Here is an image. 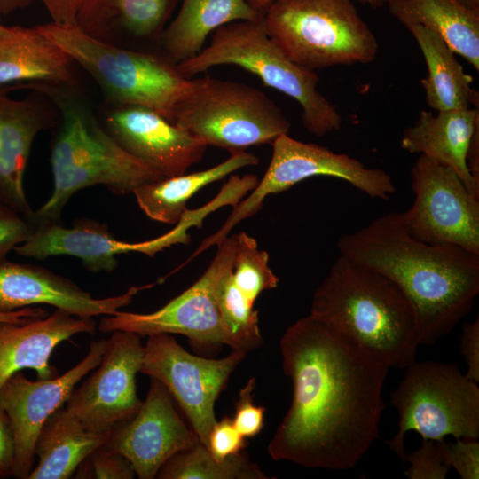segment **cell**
<instances>
[{
  "mask_svg": "<svg viewBox=\"0 0 479 479\" xmlns=\"http://www.w3.org/2000/svg\"><path fill=\"white\" fill-rule=\"evenodd\" d=\"M279 349L293 397L269 455L307 468L352 469L379 438L389 368L310 314L286 329Z\"/></svg>",
  "mask_w": 479,
  "mask_h": 479,
  "instance_id": "obj_1",
  "label": "cell"
},
{
  "mask_svg": "<svg viewBox=\"0 0 479 479\" xmlns=\"http://www.w3.org/2000/svg\"><path fill=\"white\" fill-rule=\"evenodd\" d=\"M340 255L395 282L412 303L420 345H431L468 315L479 294V255L411 236L402 212L382 215L338 240Z\"/></svg>",
  "mask_w": 479,
  "mask_h": 479,
  "instance_id": "obj_2",
  "label": "cell"
},
{
  "mask_svg": "<svg viewBox=\"0 0 479 479\" xmlns=\"http://www.w3.org/2000/svg\"><path fill=\"white\" fill-rule=\"evenodd\" d=\"M30 90L48 97L59 113L51 144L53 188L49 199L33 210L35 226L60 223L70 198L87 187L104 185L124 195L165 178L117 143L79 95L77 86L36 85Z\"/></svg>",
  "mask_w": 479,
  "mask_h": 479,
  "instance_id": "obj_3",
  "label": "cell"
},
{
  "mask_svg": "<svg viewBox=\"0 0 479 479\" xmlns=\"http://www.w3.org/2000/svg\"><path fill=\"white\" fill-rule=\"evenodd\" d=\"M310 315L353 339L389 368L404 369L420 346L417 316L385 275L339 255L316 289Z\"/></svg>",
  "mask_w": 479,
  "mask_h": 479,
  "instance_id": "obj_4",
  "label": "cell"
},
{
  "mask_svg": "<svg viewBox=\"0 0 479 479\" xmlns=\"http://www.w3.org/2000/svg\"><path fill=\"white\" fill-rule=\"evenodd\" d=\"M36 27L89 74L108 103L146 107L173 123L178 106L195 86L196 78L183 76L160 51L110 45L76 26Z\"/></svg>",
  "mask_w": 479,
  "mask_h": 479,
  "instance_id": "obj_5",
  "label": "cell"
},
{
  "mask_svg": "<svg viewBox=\"0 0 479 479\" xmlns=\"http://www.w3.org/2000/svg\"><path fill=\"white\" fill-rule=\"evenodd\" d=\"M221 65H235L258 76L263 83L296 100L305 130L322 137L341 129L336 106L318 90V74L292 61L268 35L263 15L237 20L216 29L210 43L195 57L177 65L186 77Z\"/></svg>",
  "mask_w": 479,
  "mask_h": 479,
  "instance_id": "obj_6",
  "label": "cell"
},
{
  "mask_svg": "<svg viewBox=\"0 0 479 479\" xmlns=\"http://www.w3.org/2000/svg\"><path fill=\"white\" fill-rule=\"evenodd\" d=\"M263 20L275 43L306 69L366 64L378 53L376 36L351 0H274Z\"/></svg>",
  "mask_w": 479,
  "mask_h": 479,
  "instance_id": "obj_7",
  "label": "cell"
},
{
  "mask_svg": "<svg viewBox=\"0 0 479 479\" xmlns=\"http://www.w3.org/2000/svg\"><path fill=\"white\" fill-rule=\"evenodd\" d=\"M390 404L398 414V428L386 444L403 460L409 431L422 439L479 438L478 383L455 364L415 360L404 368Z\"/></svg>",
  "mask_w": 479,
  "mask_h": 479,
  "instance_id": "obj_8",
  "label": "cell"
},
{
  "mask_svg": "<svg viewBox=\"0 0 479 479\" xmlns=\"http://www.w3.org/2000/svg\"><path fill=\"white\" fill-rule=\"evenodd\" d=\"M173 123L231 154L272 144L288 134L291 123L263 91L235 81L208 75L196 78L178 106Z\"/></svg>",
  "mask_w": 479,
  "mask_h": 479,
  "instance_id": "obj_9",
  "label": "cell"
},
{
  "mask_svg": "<svg viewBox=\"0 0 479 479\" xmlns=\"http://www.w3.org/2000/svg\"><path fill=\"white\" fill-rule=\"evenodd\" d=\"M272 155L262 180L243 201L237 203L224 225L202 240L195 251L201 254L217 245L242 220L255 215L264 199L288 190L313 177H331L344 180L371 198L389 200L396 192L389 174L381 169L366 168L346 153H337L313 143H304L284 134L272 144Z\"/></svg>",
  "mask_w": 479,
  "mask_h": 479,
  "instance_id": "obj_10",
  "label": "cell"
},
{
  "mask_svg": "<svg viewBox=\"0 0 479 479\" xmlns=\"http://www.w3.org/2000/svg\"><path fill=\"white\" fill-rule=\"evenodd\" d=\"M414 201L402 212L414 239L479 255V196L449 168L419 155L411 172Z\"/></svg>",
  "mask_w": 479,
  "mask_h": 479,
  "instance_id": "obj_11",
  "label": "cell"
},
{
  "mask_svg": "<svg viewBox=\"0 0 479 479\" xmlns=\"http://www.w3.org/2000/svg\"><path fill=\"white\" fill-rule=\"evenodd\" d=\"M217 246V252L208 269L182 294L153 312L118 310L113 315L103 316L98 325L99 331L106 334L128 331L141 337L178 334L199 345L225 344L232 349H238L223 321L216 299L219 278L233 265L235 236L226 237Z\"/></svg>",
  "mask_w": 479,
  "mask_h": 479,
  "instance_id": "obj_12",
  "label": "cell"
},
{
  "mask_svg": "<svg viewBox=\"0 0 479 479\" xmlns=\"http://www.w3.org/2000/svg\"><path fill=\"white\" fill-rule=\"evenodd\" d=\"M144 347L140 373L165 386L208 448L217 420L216 401L247 352L232 349L224 358H205L187 352L170 334H151Z\"/></svg>",
  "mask_w": 479,
  "mask_h": 479,
  "instance_id": "obj_13",
  "label": "cell"
},
{
  "mask_svg": "<svg viewBox=\"0 0 479 479\" xmlns=\"http://www.w3.org/2000/svg\"><path fill=\"white\" fill-rule=\"evenodd\" d=\"M110 334L96 370L73 389L64 406L85 428L98 432L131 419L143 402L136 385L145 352L141 336L122 330Z\"/></svg>",
  "mask_w": 479,
  "mask_h": 479,
  "instance_id": "obj_14",
  "label": "cell"
},
{
  "mask_svg": "<svg viewBox=\"0 0 479 479\" xmlns=\"http://www.w3.org/2000/svg\"><path fill=\"white\" fill-rule=\"evenodd\" d=\"M198 223L196 216L186 214L170 232L143 242L118 240L105 224L82 218L71 227L60 223H43L35 225L32 235L14 248L17 255L43 260L51 256L68 255L78 258L91 272H112L118 266L116 256L140 252L149 256L177 243H187L188 226Z\"/></svg>",
  "mask_w": 479,
  "mask_h": 479,
  "instance_id": "obj_15",
  "label": "cell"
},
{
  "mask_svg": "<svg viewBox=\"0 0 479 479\" xmlns=\"http://www.w3.org/2000/svg\"><path fill=\"white\" fill-rule=\"evenodd\" d=\"M107 339L93 341L86 356L61 375L30 381L15 373L0 387V405L9 417L15 438L12 477L27 479L34 467L35 447L40 430L62 407L75 385L100 363Z\"/></svg>",
  "mask_w": 479,
  "mask_h": 479,
  "instance_id": "obj_16",
  "label": "cell"
},
{
  "mask_svg": "<svg viewBox=\"0 0 479 479\" xmlns=\"http://www.w3.org/2000/svg\"><path fill=\"white\" fill-rule=\"evenodd\" d=\"M200 443L179 416L165 386L151 378L138 412L114 426L105 445L123 455L138 478L153 479L172 456Z\"/></svg>",
  "mask_w": 479,
  "mask_h": 479,
  "instance_id": "obj_17",
  "label": "cell"
},
{
  "mask_svg": "<svg viewBox=\"0 0 479 479\" xmlns=\"http://www.w3.org/2000/svg\"><path fill=\"white\" fill-rule=\"evenodd\" d=\"M100 122L126 152L164 177L185 174L208 147L160 114L139 106L106 102Z\"/></svg>",
  "mask_w": 479,
  "mask_h": 479,
  "instance_id": "obj_18",
  "label": "cell"
},
{
  "mask_svg": "<svg viewBox=\"0 0 479 479\" xmlns=\"http://www.w3.org/2000/svg\"><path fill=\"white\" fill-rule=\"evenodd\" d=\"M12 86H0V203L31 218L24 177L36 136L58 122L55 105L44 94L12 98Z\"/></svg>",
  "mask_w": 479,
  "mask_h": 479,
  "instance_id": "obj_19",
  "label": "cell"
},
{
  "mask_svg": "<svg viewBox=\"0 0 479 479\" xmlns=\"http://www.w3.org/2000/svg\"><path fill=\"white\" fill-rule=\"evenodd\" d=\"M153 286L131 287L120 295L95 298L71 279L43 267L6 260L0 263V312L47 304L92 318L114 314L128 306L139 291Z\"/></svg>",
  "mask_w": 479,
  "mask_h": 479,
  "instance_id": "obj_20",
  "label": "cell"
},
{
  "mask_svg": "<svg viewBox=\"0 0 479 479\" xmlns=\"http://www.w3.org/2000/svg\"><path fill=\"white\" fill-rule=\"evenodd\" d=\"M96 329L93 318L55 309L42 318L0 321V387L12 374L33 369L39 380L58 376L50 364L55 348L73 335Z\"/></svg>",
  "mask_w": 479,
  "mask_h": 479,
  "instance_id": "obj_21",
  "label": "cell"
},
{
  "mask_svg": "<svg viewBox=\"0 0 479 479\" xmlns=\"http://www.w3.org/2000/svg\"><path fill=\"white\" fill-rule=\"evenodd\" d=\"M179 0H83L75 26L89 36L117 47L149 51L160 44Z\"/></svg>",
  "mask_w": 479,
  "mask_h": 479,
  "instance_id": "obj_22",
  "label": "cell"
},
{
  "mask_svg": "<svg viewBox=\"0 0 479 479\" xmlns=\"http://www.w3.org/2000/svg\"><path fill=\"white\" fill-rule=\"evenodd\" d=\"M75 62L37 27L0 23V86H77Z\"/></svg>",
  "mask_w": 479,
  "mask_h": 479,
  "instance_id": "obj_23",
  "label": "cell"
},
{
  "mask_svg": "<svg viewBox=\"0 0 479 479\" xmlns=\"http://www.w3.org/2000/svg\"><path fill=\"white\" fill-rule=\"evenodd\" d=\"M478 128V108L438 111L436 114L423 110L415 123L404 130L401 147L449 168L479 196V184L467 167L468 146Z\"/></svg>",
  "mask_w": 479,
  "mask_h": 479,
  "instance_id": "obj_24",
  "label": "cell"
},
{
  "mask_svg": "<svg viewBox=\"0 0 479 479\" xmlns=\"http://www.w3.org/2000/svg\"><path fill=\"white\" fill-rule=\"evenodd\" d=\"M262 15L247 0H182L177 14L163 32L160 51L177 65L198 55L218 27Z\"/></svg>",
  "mask_w": 479,
  "mask_h": 479,
  "instance_id": "obj_25",
  "label": "cell"
},
{
  "mask_svg": "<svg viewBox=\"0 0 479 479\" xmlns=\"http://www.w3.org/2000/svg\"><path fill=\"white\" fill-rule=\"evenodd\" d=\"M111 431L85 428L64 406L51 414L37 436L35 454L38 464L27 479H68L80 464L105 444Z\"/></svg>",
  "mask_w": 479,
  "mask_h": 479,
  "instance_id": "obj_26",
  "label": "cell"
},
{
  "mask_svg": "<svg viewBox=\"0 0 479 479\" xmlns=\"http://www.w3.org/2000/svg\"><path fill=\"white\" fill-rule=\"evenodd\" d=\"M389 11L405 27L422 25L479 70V12L459 0H388Z\"/></svg>",
  "mask_w": 479,
  "mask_h": 479,
  "instance_id": "obj_27",
  "label": "cell"
},
{
  "mask_svg": "<svg viewBox=\"0 0 479 479\" xmlns=\"http://www.w3.org/2000/svg\"><path fill=\"white\" fill-rule=\"evenodd\" d=\"M416 40L428 67L421 81L428 106L438 111L478 108L479 94L471 86L455 52L435 31L422 26L407 27Z\"/></svg>",
  "mask_w": 479,
  "mask_h": 479,
  "instance_id": "obj_28",
  "label": "cell"
},
{
  "mask_svg": "<svg viewBox=\"0 0 479 479\" xmlns=\"http://www.w3.org/2000/svg\"><path fill=\"white\" fill-rule=\"evenodd\" d=\"M258 161L255 155L247 152L233 153L208 169L146 183L133 193L149 218L169 224H177L187 213V201L201 188Z\"/></svg>",
  "mask_w": 479,
  "mask_h": 479,
  "instance_id": "obj_29",
  "label": "cell"
},
{
  "mask_svg": "<svg viewBox=\"0 0 479 479\" xmlns=\"http://www.w3.org/2000/svg\"><path fill=\"white\" fill-rule=\"evenodd\" d=\"M160 479H268L262 468L245 451L216 459L201 443L180 452L159 470Z\"/></svg>",
  "mask_w": 479,
  "mask_h": 479,
  "instance_id": "obj_30",
  "label": "cell"
},
{
  "mask_svg": "<svg viewBox=\"0 0 479 479\" xmlns=\"http://www.w3.org/2000/svg\"><path fill=\"white\" fill-rule=\"evenodd\" d=\"M216 299L223 321L237 349L248 352L259 347L263 338L258 325V312L254 309L255 303L235 285L232 268L219 278L216 285Z\"/></svg>",
  "mask_w": 479,
  "mask_h": 479,
  "instance_id": "obj_31",
  "label": "cell"
},
{
  "mask_svg": "<svg viewBox=\"0 0 479 479\" xmlns=\"http://www.w3.org/2000/svg\"><path fill=\"white\" fill-rule=\"evenodd\" d=\"M232 279L238 288L255 303L261 293L276 288L279 278L269 266V255L258 248L256 240L241 232L235 234Z\"/></svg>",
  "mask_w": 479,
  "mask_h": 479,
  "instance_id": "obj_32",
  "label": "cell"
},
{
  "mask_svg": "<svg viewBox=\"0 0 479 479\" xmlns=\"http://www.w3.org/2000/svg\"><path fill=\"white\" fill-rule=\"evenodd\" d=\"M404 475L409 479H444L451 470L445 452V439H422L421 446L408 454Z\"/></svg>",
  "mask_w": 479,
  "mask_h": 479,
  "instance_id": "obj_33",
  "label": "cell"
},
{
  "mask_svg": "<svg viewBox=\"0 0 479 479\" xmlns=\"http://www.w3.org/2000/svg\"><path fill=\"white\" fill-rule=\"evenodd\" d=\"M75 473L76 478L132 479L136 475L130 462L105 444L91 452Z\"/></svg>",
  "mask_w": 479,
  "mask_h": 479,
  "instance_id": "obj_34",
  "label": "cell"
},
{
  "mask_svg": "<svg viewBox=\"0 0 479 479\" xmlns=\"http://www.w3.org/2000/svg\"><path fill=\"white\" fill-rule=\"evenodd\" d=\"M255 386V378L251 377L240 389L235 402L232 421L240 434L247 439L257 436L264 425L265 408L256 405L254 402Z\"/></svg>",
  "mask_w": 479,
  "mask_h": 479,
  "instance_id": "obj_35",
  "label": "cell"
},
{
  "mask_svg": "<svg viewBox=\"0 0 479 479\" xmlns=\"http://www.w3.org/2000/svg\"><path fill=\"white\" fill-rule=\"evenodd\" d=\"M35 227L31 218L0 203V263L32 235Z\"/></svg>",
  "mask_w": 479,
  "mask_h": 479,
  "instance_id": "obj_36",
  "label": "cell"
},
{
  "mask_svg": "<svg viewBox=\"0 0 479 479\" xmlns=\"http://www.w3.org/2000/svg\"><path fill=\"white\" fill-rule=\"evenodd\" d=\"M448 463L461 479L479 478V442L478 439H455L445 441Z\"/></svg>",
  "mask_w": 479,
  "mask_h": 479,
  "instance_id": "obj_37",
  "label": "cell"
},
{
  "mask_svg": "<svg viewBox=\"0 0 479 479\" xmlns=\"http://www.w3.org/2000/svg\"><path fill=\"white\" fill-rule=\"evenodd\" d=\"M247 438L235 428L232 419L224 417L216 420L208 437V449L216 459H224L244 451Z\"/></svg>",
  "mask_w": 479,
  "mask_h": 479,
  "instance_id": "obj_38",
  "label": "cell"
},
{
  "mask_svg": "<svg viewBox=\"0 0 479 479\" xmlns=\"http://www.w3.org/2000/svg\"><path fill=\"white\" fill-rule=\"evenodd\" d=\"M460 354L465 359V375L479 383V318L473 322H464L460 335Z\"/></svg>",
  "mask_w": 479,
  "mask_h": 479,
  "instance_id": "obj_39",
  "label": "cell"
},
{
  "mask_svg": "<svg viewBox=\"0 0 479 479\" xmlns=\"http://www.w3.org/2000/svg\"><path fill=\"white\" fill-rule=\"evenodd\" d=\"M15 438L5 411L0 405V479L13 475Z\"/></svg>",
  "mask_w": 479,
  "mask_h": 479,
  "instance_id": "obj_40",
  "label": "cell"
},
{
  "mask_svg": "<svg viewBox=\"0 0 479 479\" xmlns=\"http://www.w3.org/2000/svg\"><path fill=\"white\" fill-rule=\"evenodd\" d=\"M49 12L51 22L75 26L77 12L83 0H40Z\"/></svg>",
  "mask_w": 479,
  "mask_h": 479,
  "instance_id": "obj_41",
  "label": "cell"
},
{
  "mask_svg": "<svg viewBox=\"0 0 479 479\" xmlns=\"http://www.w3.org/2000/svg\"><path fill=\"white\" fill-rule=\"evenodd\" d=\"M49 313L43 308L27 307L11 312H0V321H21L25 319L42 318Z\"/></svg>",
  "mask_w": 479,
  "mask_h": 479,
  "instance_id": "obj_42",
  "label": "cell"
},
{
  "mask_svg": "<svg viewBox=\"0 0 479 479\" xmlns=\"http://www.w3.org/2000/svg\"><path fill=\"white\" fill-rule=\"evenodd\" d=\"M467 167L474 180L479 184V128L475 131L468 146Z\"/></svg>",
  "mask_w": 479,
  "mask_h": 479,
  "instance_id": "obj_43",
  "label": "cell"
},
{
  "mask_svg": "<svg viewBox=\"0 0 479 479\" xmlns=\"http://www.w3.org/2000/svg\"><path fill=\"white\" fill-rule=\"evenodd\" d=\"M33 0H0V15L8 14L30 4Z\"/></svg>",
  "mask_w": 479,
  "mask_h": 479,
  "instance_id": "obj_44",
  "label": "cell"
},
{
  "mask_svg": "<svg viewBox=\"0 0 479 479\" xmlns=\"http://www.w3.org/2000/svg\"><path fill=\"white\" fill-rule=\"evenodd\" d=\"M274 0H247L252 8L260 13H263Z\"/></svg>",
  "mask_w": 479,
  "mask_h": 479,
  "instance_id": "obj_45",
  "label": "cell"
},
{
  "mask_svg": "<svg viewBox=\"0 0 479 479\" xmlns=\"http://www.w3.org/2000/svg\"><path fill=\"white\" fill-rule=\"evenodd\" d=\"M461 4L466 5L467 7L479 12V0H459Z\"/></svg>",
  "mask_w": 479,
  "mask_h": 479,
  "instance_id": "obj_46",
  "label": "cell"
},
{
  "mask_svg": "<svg viewBox=\"0 0 479 479\" xmlns=\"http://www.w3.org/2000/svg\"><path fill=\"white\" fill-rule=\"evenodd\" d=\"M360 2L366 4L373 8H378L387 4L388 0H359Z\"/></svg>",
  "mask_w": 479,
  "mask_h": 479,
  "instance_id": "obj_47",
  "label": "cell"
}]
</instances>
